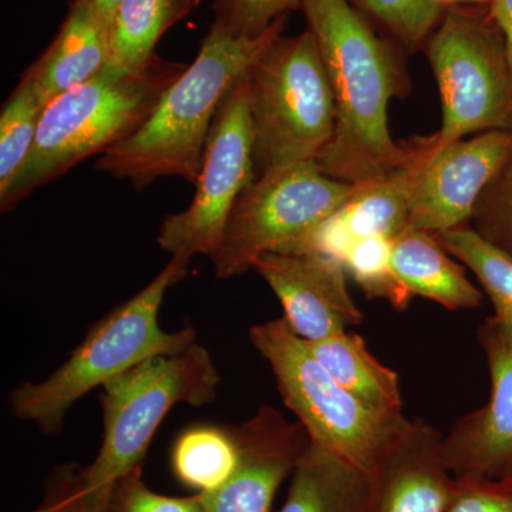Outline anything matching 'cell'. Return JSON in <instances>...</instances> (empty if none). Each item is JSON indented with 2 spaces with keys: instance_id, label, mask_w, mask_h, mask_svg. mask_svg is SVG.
<instances>
[{
  "instance_id": "obj_27",
  "label": "cell",
  "mask_w": 512,
  "mask_h": 512,
  "mask_svg": "<svg viewBox=\"0 0 512 512\" xmlns=\"http://www.w3.org/2000/svg\"><path fill=\"white\" fill-rule=\"evenodd\" d=\"M295 10H301V0H215L212 26L234 37L255 39Z\"/></svg>"
},
{
  "instance_id": "obj_3",
  "label": "cell",
  "mask_w": 512,
  "mask_h": 512,
  "mask_svg": "<svg viewBox=\"0 0 512 512\" xmlns=\"http://www.w3.org/2000/svg\"><path fill=\"white\" fill-rule=\"evenodd\" d=\"M185 69L183 63L156 56L141 72L117 74L104 69L50 101L25 164L0 195L2 211L12 210L74 165L107 153L136 134Z\"/></svg>"
},
{
  "instance_id": "obj_12",
  "label": "cell",
  "mask_w": 512,
  "mask_h": 512,
  "mask_svg": "<svg viewBox=\"0 0 512 512\" xmlns=\"http://www.w3.org/2000/svg\"><path fill=\"white\" fill-rule=\"evenodd\" d=\"M254 271L281 302L289 328L306 342L363 322V313L350 296L345 266L318 249L262 255Z\"/></svg>"
},
{
  "instance_id": "obj_29",
  "label": "cell",
  "mask_w": 512,
  "mask_h": 512,
  "mask_svg": "<svg viewBox=\"0 0 512 512\" xmlns=\"http://www.w3.org/2000/svg\"><path fill=\"white\" fill-rule=\"evenodd\" d=\"M110 493L87 490L79 477V467L64 466L49 481L45 500L33 512H113Z\"/></svg>"
},
{
  "instance_id": "obj_30",
  "label": "cell",
  "mask_w": 512,
  "mask_h": 512,
  "mask_svg": "<svg viewBox=\"0 0 512 512\" xmlns=\"http://www.w3.org/2000/svg\"><path fill=\"white\" fill-rule=\"evenodd\" d=\"M111 508L113 512H202L198 494L181 498L151 491L141 477V467L114 484Z\"/></svg>"
},
{
  "instance_id": "obj_33",
  "label": "cell",
  "mask_w": 512,
  "mask_h": 512,
  "mask_svg": "<svg viewBox=\"0 0 512 512\" xmlns=\"http://www.w3.org/2000/svg\"><path fill=\"white\" fill-rule=\"evenodd\" d=\"M90 2L93 3L94 8L99 10L100 15L103 16L104 20L111 26L114 15H116V10L123 0H90Z\"/></svg>"
},
{
  "instance_id": "obj_10",
  "label": "cell",
  "mask_w": 512,
  "mask_h": 512,
  "mask_svg": "<svg viewBox=\"0 0 512 512\" xmlns=\"http://www.w3.org/2000/svg\"><path fill=\"white\" fill-rule=\"evenodd\" d=\"M255 180L247 73L229 90L217 111L194 200L184 211L165 215L161 222L160 248L188 261L195 255L211 258L220 248L235 202Z\"/></svg>"
},
{
  "instance_id": "obj_24",
  "label": "cell",
  "mask_w": 512,
  "mask_h": 512,
  "mask_svg": "<svg viewBox=\"0 0 512 512\" xmlns=\"http://www.w3.org/2000/svg\"><path fill=\"white\" fill-rule=\"evenodd\" d=\"M45 106L20 77L0 113V195L5 194L35 144Z\"/></svg>"
},
{
  "instance_id": "obj_18",
  "label": "cell",
  "mask_w": 512,
  "mask_h": 512,
  "mask_svg": "<svg viewBox=\"0 0 512 512\" xmlns=\"http://www.w3.org/2000/svg\"><path fill=\"white\" fill-rule=\"evenodd\" d=\"M390 259L397 279L412 295L430 299L448 311H468L483 303L484 293L430 232L404 229L392 239Z\"/></svg>"
},
{
  "instance_id": "obj_14",
  "label": "cell",
  "mask_w": 512,
  "mask_h": 512,
  "mask_svg": "<svg viewBox=\"0 0 512 512\" xmlns=\"http://www.w3.org/2000/svg\"><path fill=\"white\" fill-rule=\"evenodd\" d=\"M234 431L238 466L217 490L198 494L202 512H271L279 487L292 476L311 441L308 433L274 407H261Z\"/></svg>"
},
{
  "instance_id": "obj_2",
  "label": "cell",
  "mask_w": 512,
  "mask_h": 512,
  "mask_svg": "<svg viewBox=\"0 0 512 512\" xmlns=\"http://www.w3.org/2000/svg\"><path fill=\"white\" fill-rule=\"evenodd\" d=\"M286 18L255 39L234 37L211 26L194 62L168 86L146 123L101 154L94 168L128 181L138 191L161 177H181L195 185L222 101L282 36Z\"/></svg>"
},
{
  "instance_id": "obj_7",
  "label": "cell",
  "mask_w": 512,
  "mask_h": 512,
  "mask_svg": "<svg viewBox=\"0 0 512 512\" xmlns=\"http://www.w3.org/2000/svg\"><path fill=\"white\" fill-rule=\"evenodd\" d=\"M249 339L309 440L369 477L407 417L377 412L340 386L284 318L252 326Z\"/></svg>"
},
{
  "instance_id": "obj_31",
  "label": "cell",
  "mask_w": 512,
  "mask_h": 512,
  "mask_svg": "<svg viewBox=\"0 0 512 512\" xmlns=\"http://www.w3.org/2000/svg\"><path fill=\"white\" fill-rule=\"evenodd\" d=\"M446 512H512V480L456 477Z\"/></svg>"
},
{
  "instance_id": "obj_22",
  "label": "cell",
  "mask_w": 512,
  "mask_h": 512,
  "mask_svg": "<svg viewBox=\"0 0 512 512\" xmlns=\"http://www.w3.org/2000/svg\"><path fill=\"white\" fill-rule=\"evenodd\" d=\"M239 444L234 427L195 426L175 441L171 467L177 480L197 494L210 493L234 474Z\"/></svg>"
},
{
  "instance_id": "obj_4",
  "label": "cell",
  "mask_w": 512,
  "mask_h": 512,
  "mask_svg": "<svg viewBox=\"0 0 512 512\" xmlns=\"http://www.w3.org/2000/svg\"><path fill=\"white\" fill-rule=\"evenodd\" d=\"M190 262L173 256L143 291L97 322L52 375L15 387L9 396L12 413L43 433H59L70 407L84 394L150 357L177 355L194 345L197 333L190 326L165 332L158 322L165 292L183 281Z\"/></svg>"
},
{
  "instance_id": "obj_34",
  "label": "cell",
  "mask_w": 512,
  "mask_h": 512,
  "mask_svg": "<svg viewBox=\"0 0 512 512\" xmlns=\"http://www.w3.org/2000/svg\"><path fill=\"white\" fill-rule=\"evenodd\" d=\"M436 2H439L441 6L446 8V6L456 5V3L461 2V0H436Z\"/></svg>"
},
{
  "instance_id": "obj_8",
  "label": "cell",
  "mask_w": 512,
  "mask_h": 512,
  "mask_svg": "<svg viewBox=\"0 0 512 512\" xmlns=\"http://www.w3.org/2000/svg\"><path fill=\"white\" fill-rule=\"evenodd\" d=\"M355 190L356 185L329 177L316 163L259 175L232 208L220 248L210 258L215 275L245 274L272 252L308 251L319 228Z\"/></svg>"
},
{
  "instance_id": "obj_32",
  "label": "cell",
  "mask_w": 512,
  "mask_h": 512,
  "mask_svg": "<svg viewBox=\"0 0 512 512\" xmlns=\"http://www.w3.org/2000/svg\"><path fill=\"white\" fill-rule=\"evenodd\" d=\"M491 16L503 35L512 83V0H491Z\"/></svg>"
},
{
  "instance_id": "obj_5",
  "label": "cell",
  "mask_w": 512,
  "mask_h": 512,
  "mask_svg": "<svg viewBox=\"0 0 512 512\" xmlns=\"http://www.w3.org/2000/svg\"><path fill=\"white\" fill-rule=\"evenodd\" d=\"M248 86L256 178L316 163L335 133L336 110L311 30L278 37L249 69Z\"/></svg>"
},
{
  "instance_id": "obj_1",
  "label": "cell",
  "mask_w": 512,
  "mask_h": 512,
  "mask_svg": "<svg viewBox=\"0 0 512 512\" xmlns=\"http://www.w3.org/2000/svg\"><path fill=\"white\" fill-rule=\"evenodd\" d=\"M335 99V133L316 164L335 180L359 185L409 157L389 130V103L403 90L392 46L349 0H301Z\"/></svg>"
},
{
  "instance_id": "obj_19",
  "label": "cell",
  "mask_w": 512,
  "mask_h": 512,
  "mask_svg": "<svg viewBox=\"0 0 512 512\" xmlns=\"http://www.w3.org/2000/svg\"><path fill=\"white\" fill-rule=\"evenodd\" d=\"M281 512H370L369 481L362 471L309 441Z\"/></svg>"
},
{
  "instance_id": "obj_11",
  "label": "cell",
  "mask_w": 512,
  "mask_h": 512,
  "mask_svg": "<svg viewBox=\"0 0 512 512\" xmlns=\"http://www.w3.org/2000/svg\"><path fill=\"white\" fill-rule=\"evenodd\" d=\"M511 158L512 130L439 143L414 190L407 228L440 234L464 227Z\"/></svg>"
},
{
  "instance_id": "obj_17",
  "label": "cell",
  "mask_w": 512,
  "mask_h": 512,
  "mask_svg": "<svg viewBox=\"0 0 512 512\" xmlns=\"http://www.w3.org/2000/svg\"><path fill=\"white\" fill-rule=\"evenodd\" d=\"M437 147L436 134L414 138L404 163L375 180L356 185L352 197L333 215L353 244L366 237L392 241L407 228L414 190Z\"/></svg>"
},
{
  "instance_id": "obj_15",
  "label": "cell",
  "mask_w": 512,
  "mask_h": 512,
  "mask_svg": "<svg viewBox=\"0 0 512 512\" xmlns=\"http://www.w3.org/2000/svg\"><path fill=\"white\" fill-rule=\"evenodd\" d=\"M454 480L443 434L423 419H407L367 477L370 512H446Z\"/></svg>"
},
{
  "instance_id": "obj_28",
  "label": "cell",
  "mask_w": 512,
  "mask_h": 512,
  "mask_svg": "<svg viewBox=\"0 0 512 512\" xmlns=\"http://www.w3.org/2000/svg\"><path fill=\"white\" fill-rule=\"evenodd\" d=\"M471 220L481 237L512 255V158L485 191Z\"/></svg>"
},
{
  "instance_id": "obj_16",
  "label": "cell",
  "mask_w": 512,
  "mask_h": 512,
  "mask_svg": "<svg viewBox=\"0 0 512 512\" xmlns=\"http://www.w3.org/2000/svg\"><path fill=\"white\" fill-rule=\"evenodd\" d=\"M109 59V23L90 0H72L59 33L22 79L46 107L60 94L103 72Z\"/></svg>"
},
{
  "instance_id": "obj_20",
  "label": "cell",
  "mask_w": 512,
  "mask_h": 512,
  "mask_svg": "<svg viewBox=\"0 0 512 512\" xmlns=\"http://www.w3.org/2000/svg\"><path fill=\"white\" fill-rule=\"evenodd\" d=\"M305 343L329 375L357 399L380 413L404 414L399 375L372 355L362 336L346 330Z\"/></svg>"
},
{
  "instance_id": "obj_13",
  "label": "cell",
  "mask_w": 512,
  "mask_h": 512,
  "mask_svg": "<svg viewBox=\"0 0 512 512\" xmlns=\"http://www.w3.org/2000/svg\"><path fill=\"white\" fill-rule=\"evenodd\" d=\"M477 338L490 370V399L453 424L444 454L454 477L512 480V338L493 316Z\"/></svg>"
},
{
  "instance_id": "obj_25",
  "label": "cell",
  "mask_w": 512,
  "mask_h": 512,
  "mask_svg": "<svg viewBox=\"0 0 512 512\" xmlns=\"http://www.w3.org/2000/svg\"><path fill=\"white\" fill-rule=\"evenodd\" d=\"M392 241L383 237L359 239L350 248L345 268L366 293L367 298H379L392 303L394 308L406 309L412 293L407 291L394 274Z\"/></svg>"
},
{
  "instance_id": "obj_21",
  "label": "cell",
  "mask_w": 512,
  "mask_h": 512,
  "mask_svg": "<svg viewBox=\"0 0 512 512\" xmlns=\"http://www.w3.org/2000/svg\"><path fill=\"white\" fill-rule=\"evenodd\" d=\"M201 0H123L110 26V59L104 69L137 73L156 57L158 40L191 15Z\"/></svg>"
},
{
  "instance_id": "obj_23",
  "label": "cell",
  "mask_w": 512,
  "mask_h": 512,
  "mask_svg": "<svg viewBox=\"0 0 512 512\" xmlns=\"http://www.w3.org/2000/svg\"><path fill=\"white\" fill-rule=\"evenodd\" d=\"M433 235L448 254L476 275L493 303V319L512 338V255L466 225Z\"/></svg>"
},
{
  "instance_id": "obj_9",
  "label": "cell",
  "mask_w": 512,
  "mask_h": 512,
  "mask_svg": "<svg viewBox=\"0 0 512 512\" xmlns=\"http://www.w3.org/2000/svg\"><path fill=\"white\" fill-rule=\"evenodd\" d=\"M443 104L441 147L468 134L511 130L512 83L503 35L474 10L451 5L427 39Z\"/></svg>"
},
{
  "instance_id": "obj_6",
  "label": "cell",
  "mask_w": 512,
  "mask_h": 512,
  "mask_svg": "<svg viewBox=\"0 0 512 512\" xmlns=\"http://www.w3.org/2000/svg\"><path fill=\"white\" fill-rule=\"evenodd\" d=\"M220 383L211 353L194 343L177 355L150 357L103 384V443L96 460L79 467L84 487L113 491L121 477L141 467L170 410L180 403H211Z\"/></svg>"
},
{
  "instance_id": "obj_26",
  "label": "cell",
  "mask_w": 512,
  "mask_h": 512,
  "mask_svg": "<svg viewBox=\"0 0 512 512\" xmlns=\"http://www.w3.org/2000/svg\"><path fill=\"white\" fill-rule=\"evenodd\" d=\"M403 45L416 47L439 25L444 6L436 0H352Z\"/></svg>"
},
{
  "instance_id": "obj_35",
  "label": "cell",
  "mask_w": 512,
  "mask_h": 512,
  "mask_svg": "<svg viewBox=\"0 0 512 512\" xmlns=\"http://www.w3.org/2000/svg\"><path fill=\"white\" fill-rule=\"evenodd\" d=\"M461 2H487V0H461Z\"/></svg>"
}]
</instances>
